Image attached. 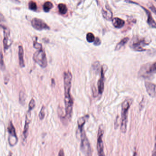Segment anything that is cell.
Wrapping results in <instances>:
<instances>
[{
    "label": "cell",
    "instance_id": "obj_32",
    "mask_svg": "<svg viewBox=\"0 0 156 156\" xmlns=\"http://www.w3.org/2000/svg\"><path fill=\"white\" fill-rule=\"evenodd\" d=\"M149 8L151 9V11L156 15V7H155L154 5H151V6H149Z\"/></svg>",
    "mask_w": 156,
    "mask_h": 156
},
{
    "label": "cell",
    "instance_id": "obj_27",
    "mask_svg": "<svg viewBox=\"0 0 156 156\" xmlns=\"http://www.w3.org/2000/svg\"><path fill=\"white\" fill-rule=\"evenodd\" d=\"M45 108L44 106H42L41 111H40V113L39 114V118L40 120H43L44 118L45 115Z\"/></svg>",
    "mask_w": 156,
    "mask_h": 156
},
{
    "label": "cell",
    "instance_id": "obj_6",
    "mask_svg": "<svg viewBox=\"0 0 156 156\" xmlns=\"http://www.w3.org/2000/svg\"><path fill=\"white\" fill-rule=\"evenodd\" d=\"M9 136H8V143L10 146L13 147L17 144L18 142V138L16 136L15 128L12 122H9L7 127Z\"/></svg>",
    "mask_w": 156,
    "mask_h": 156
},
{
    "label": "cell",
    "instance_id": "obj_35",
    "mask_svg": "<svg viewBox=\"0 0 156 156\" xmlns=\"http://www.w3.org/2000/svg\"><path fill=\"white\" fill-rule=\"evenodd\" d=\"M152 155L156 156V135L155 137V144L154 148V151H153Z\"/></svg>",
    "mask_w": 156,
    "mask_h": 156
},
{
    "label": "cell",
    "instance_id": "obj_22",
    "mask_svg": "<svg viewBox=\"0 0 156 156\" xmlns=\"http://www.w3.org/2000/svg\"><path fill=\"white\" fill-rule=\"evenodd\" d=\"M26 100V95L25 93L21 91L19 94V102L22 105H24L25 103V101Z\"/></svg>",
    "mask_w": 156,
    "mask_h": 156
},
{
    "label": "cell",
    "instance_id": "obj_17",
    "mask_svg": "<svg viewBox=\"0 0 156 156\" xmlns=\"http://www.w3.org/2000/svg\"><path fill=\"white\" fill-rule=\"evenodd\" d=\"M106 10H105L103 8L102 10L103 16L106 20L110 21L112 18V11L109 7H107L106 6Z\"/></svg>",
    "mask_w": 156,
    "mask_h": 156
},
{
    "label": "cell",
    "instance_id": "obj_23",
    "mask_svg": "<svg viewBox=\"0 0 156 156\" xmlns=\"http://www.w3.org/2000/svg\"><path fill=\"white\" fill-rule=\"evenodd\" d=\"M155 73H156V62L150 66L146 71L147 74H149V75L154 74Z\"/></svg>",
    "mask_w": 156,
    "mask_h": 156
},
{
    "label": "cell",
    "instance_id": "obj_25",
    "mask_svg": "<svg viewBox=\"0 0 156 156\" xmlns=\"http://www.w3.org/2000/svg\"><path fill=\"white\" fill-rule=\"evenodd\" d=\"M94 35L91 33H89L86 35V39L89 43H92L95 40Z\"/></svg>",
    "mask_w": 156,
    "mask_h": 156
},
{
    "label": "cell",
    "instance_id": "obj_8",
    "mask_svg": "<svg viewBox=\"0 0 156 156\" xmlns=\"http://www.w3.org/2000/svg\"><path fill=\"white\" fill-rule=\"evenodd\" d=\"M0 27L2 28L4 32L3 43L4 48L5 50H7L11 46L12 43L11 42L10 34L11 31L9 27L3 25H0Z\"/></svg>",
    "mask_w": 156,
    "mask_h": 156
},
{
    "label": "cell",
    "instance_id": "obj_14",
    "mask_svg": "<svg viewBox=\"0 0 156 156\" xmlns=\"http://www.w3.org/2000/svg\"><path fill=\"white\" fill-rule=\"evenodd\" d=\"M89 116L88 115H85L83 117H80L78 120V128L77 132L80 133L82 132L83 130V126L86 122V121L89 118Z\"/></svg>",
    "mask_w": 156,
    "mask_h": 156
},
{
    "label": "cell",
    "instance_id": "obj_18",
    "mask_svg": "<svg viewBox=\"0 0 156 156\" xmlns=\"http://www.w3.org/2000/svg\"><path fill=\"white\" fill-rule=\"evenodd\" d=\"M129 40V38L128 37H125L123 38L119 43L117 44L116 46H115V51H117V50H119V49H121L123 46H124L128 42Z\"/></svg>",
    "mask_w": 156,
    "mask_h": 156
},
{
    "label": "cell",
    "instance_id": "obj_10",
    "mask_svg": "<svg viewBox=\"0 0 156 156\" xmlns=\"http://www.w3.org/2000/svg\"><path fill=\"white\" fill-rule=\"evenodd\" d=\"M107 70V67L104 64L101 67V78L98 82V89L99 94H102L104 90L105 75Z\"/></svg>",
    "mask_w": 156,
    "mask_h": 156
},
{
    "label": "cell",
    "instance_id": "obj_20",
    "mask_svg": "<svg viewBox=\"0 0 156 156\" xmlns=\"http://www.w3.org/2000/svg\"><path fill=\"white\" fill-rule=\"evenodd\" d=\"M53 4L50 2H46L43 5V9L46 13H48L53 8Z\"/></svg>",
    "mask_w": 156,
    "mask_h": 156
},
{
    "label": "cell",
    "instance_id": "obj_16",
    "mask_svg": "<svg viewBox=\"0 0 156 156\" xmlns=\"http://www.w3.org/2000/svg\"><path fill=\"white\" fill-rule=\"evenodd\" d=\"M112 24L115 28H121L124 26L125 22L118 17H115L112 19Z\"/></svg>",
    "mask_w": 156,
    "mask_h": 156
},
{
    "label": "cell",
    "instance_id": "obj_38",
    "mask_svg": "<svg viewBox=\"0 0 156 156\" xmlns=\"http://www.w3.org/2000/svg\"><path fill=\"white\" fill-rule=\"evenodd\" d=\"M0 93H1V90H0Z\"/></svg>",
    "mask_w": 156,
    "mask_h": 156
},
{
    "label": "cell",
    "instance_id": "obj_7",
    "mask_svg": "<svg viewBox=\"0 0 156 156\" xmlns=\"http://www.w3.org/2000/svg\"><path fill=\"white\" fill-rule=\"evenodd\" d=\"M104 130L102 125L99 126L97 135V150L99 156H105L104 152V144L103 142V136L104 135Z\"/></svg>",
    "mask_w": 156,
    "mask_h": 156
},
{
    "label": "cell",
    "instance_id": "obj_4",
    "mask_svg": "<svg viewBox=\"0 0 156 156\" xmlns=\"http://www.w3.org/2000/svg\"><path fill=\"white\" fill-rule=\"evenodd\" d=\"M33 60L41 67L44 68L48 66V60L46 55L44 49H38L34 53Z\"/></svg>",
    "mask_w": 156,
    "mask_h": 156
},
{
    "label": "cell",
    "instance_id": "obj_31",
    "mask_svg": "<svg viewBox=\"0 0 156 156\" xmlns=\"http://www.w3.org/2000/svg\"><path fill=\"white\" fill-rule=\"evenodd\" d=\"M5 17L0 12V23H3V22H5Z\"/></svg>",
    "mask_w": 156,
    "mask_h": 156
},
{
    "label": "cell",
    "instance_id": "obj_28",
    "mask_svg": "<svg viewBox=\"0 0 156 156\" xmlns=\"http://www.w3.org/2000/svg\"><path fill=\"white\" fill-rule=\"evenodd\" d=\"M35 106V101L34 99H31L29 103V109L28 111H31Z\"/></svg>",
    "mask_w": 156,
    "mask_h": 156
},
{
    "label": "cell",
    "instance_id": "obj_21",
    "mask_svg": "<svg viewBox=\"0 0 156 156\" xmlns=\"http://www.w3.org/2000/svg\"><path fill=\"white\" fill-rule=\"evenodd\" d=\"M5 68V66L2 51L0 47V69L2 71H4Z\"/></svg>",
    "mask_w": 156,
    "mask_h": 156
},
{
    "label": "cell",
    "instance_id": "obj_11",
    "mask_svg": "<svg viewBox=\"0 0 156 156\" xmlns=\"http://www.w3.org/2000/svg\"><path fill=\"white\" fill-rule=\"evenodd\" d=\"M31 111H27V114L26 116L25 124L24 128L23 135L24 141H26L28 135V129H29V125L31 122Z\"/></svg>",
    "mask_w": 156,
    "mask_h": 156
},
{
    "label": "cell",
    "instance_id": "obj_30",
    "mask_svg": "<svg viewBox=\"0 0 156 156\" xmlns=\"http://www.w3.org/2000/svg\"><path fill=\"white\" fill-rule=\"evenodd\" d=\"M101 43V39L97 37L96 38H95V40L94 41V45L99 46L100 45Z\"/></svg>",
    "mask_w": 156,
    "mask_h": 156
},
{
    "label": "cell",
    "instance_id": "obj_36",
    "mask_svg": "<svg viewBox=\"0 0 156 156\" xmlns=\"http://www.w3.org/2000/svg\"><path fill=\"white\" fill-rule=\"evenodd\" d=\"M10 1H11V2H13V3H20V2L19 0H10Z\"/></svg>",
    "mask_w": 156,
    "mask_h": 156
},
{
    "label": "cell",
    "instance_id": "obj_24",
    "mask_svg": "<svg viewBox=\"0 0 156 156\" xmlns=\"http://www.w3.org/2000/svg\"><path fill=\"white\" fill-rule=\"evenodd\" d=\"M28 7L30 10L32 11H36L37 10V5L36 3L34 1H30L28 4Z\"/></svg>",
    "mask_w": 156,
    "mask_h": 156
},
{
    "label": "cell",
    "instance_id": "obj_26",
    "mask_svg": "<svg viewBox=\"0 0 156 156\" xmlns=\"http://www.w3.org/2000/svg\"><path fill=\"white\" fill-rule=\"evenodd\" d=\"M93 70L96 73L99 72L100 70V63L99 61H95L92 65Z\"/></svg>",
    "mask_w": 156,
    "mask_h": 156
},
{
    "label": "cell",
    "instance_id": "obj_2",
    "mask_svg": "<svg viewBox=\"0 0 156 156\" xmlns=\"http://www.w3.org/2000/svg\"><path fill=\"white\" fill-rule=\"evenodd\" d=\"M131 106V103L129 100H126L122 105V121L121 131L123 133H125L127 129V118L128 111Z\"/></svg>",
    "mask_w": 156,
    "mask_h": 156
},
{
    "label": "cell",
    "instance_id": "obj_15",
    "mask_svg": "<svg viewBox=\"0 0 156 156\" xmlns=\"http://www.w3.org/2000/svg\"><path fill=\"white\" fill-rule=\"evenodd\" d=\"M18 57H19V65L20 67L23 68L25 67L24 60V50L23 46H19L18 47Z\"/></svg>",
    "mask_w": 156,
    "mask_h": 156
},
{
    "label": "cell",
    "instance_id": "obj_29",
    "mask_svg": "<svg viewBox=\"0 0 156 156\" xmlns=\"http://www.w3.org/2000/svg\"><path fill=\"white\" fill-rule=\"evenodd\" d=\"M34 47L35 49H42V45L41 44H39V43H37V40H35V41L34 42Z\"/></svg>",
    "mask_w": 156,
    "mask_h": 156
},
{
    "label": "cell",
    "instance_id": "obj_13",
    "mask_svg": "<svg viewBox=\"0 0 156 156\" xmlns=\"http://www.w3.org/2000/svg\"><path fill=\"white\" fill-rule=\"evenodd\" d=\"M142 7L145 10L147 15V24L149 25V26L150 27H152V28H156V22L154 20L151 13L148 10H147V9H145L144 7H143V6H142Z\"/></svg>",
    "mask_w": 156,
    "mask_h": 156
},
{
    "label": "cell",
    "instance_id": "obj_1",
    "mask_svg": "<svg viewBox=\"0 0 156 156\" xmlns=\"http://www.w3.org/2000/svg\"><path fill=\"white\" fill-rule=\"evenodd\" d=\"M64 88H65V103L66 107L65 120L66 122L70 121L73 114V98L70 94L72 84V75L70 71H65L64 74Z\"/></svg>",
    "mask_w": 156,
    "mask_h": 156
},
{
    "label": "cell",
    "instance_id": "obj_37",
    "mask_svg": "<svg viewBox=\"0 0 156 156\" xmlns=\"http://www.w3.org/2000/svg\"><path fill=\"white\" fill-rule=\"evenodd\" d=\"M52 84L53 85H55V82L54 79H52Z\"/></svg>",
    "mask_w": 156,
    "mask_h": 156
},
{
    "label": "cell",
    "instance_id": "obj_33",
    "mask_svg": "<svg viewBox=\"0 0 156 156\" xmlns=\"http://www.w3.org/2000/svg\"><path fill=\"white\" fill-rule=\"evenodd\" d=\"M118 119H119V116H117L116 117V120H115V129L118 127V125H119V124H118Z\"/></svg>",
    "mask_w": 156,
    "mask_h": 156
},
{
    "label": "cell",
    "instance_id": "obj_5",
    "mask_svg": "<svg viewBox=\"0 0 156 156\" xmlns=\"http://www.w3.org/2000/svg\"><path fill=\"white\" fill-rule=\"evenodd\" d=\"M80 150L85 156H91L92 150L90 144L84 130L80 133Z\"/></svg>",
    "mask_w": 156,
    "mask_h": 156
},
{
    "label": "cell",
    "instance_id": "obj_3",
    "mask_svg": "<svg viewBox=\"0 0 156 156\" xmlns=\"http://www.w3.org/2000/svg\"><path fill=\"white\" fill-rule=\"evenodd\" d=\"M149 42H147L145 38H140L138 37H134L130 43V48L133 50L137 51H143L146 50L144 47L149 45Z\"/></svg>",
    "mask_w": 156,
    "mask_h": 156
},
{
    "label": "cell",
    "instance_id": "obj_9",
    "mask_svg": "<svg viewBox=\"0 0 156 156\" xmlns=\"http://www.w3.org/2000/svg\"><path fill=\"white\" fill-rule=\"evenodd\" d=\"M31 25L34 29L39 31L49 29L50 28L45 22L39 18H33L31 21Z\"/></svg>",
    "mask_w": 156,
    "mask_h": 156
},
{
    "label": "cell",
    "instance_id": "obj_34",
    "mask_svg": "<svg viewBox=\"0 0 156 156\" xmlns=\"http://www.w3.org/2000/svg\"><path fill=\"white\" fill-rule=\"evenodd\" d=\"M58 155L59 156H65V153H64V150H63V149H61V150L59 151Z\"/></svg>",
    "mask_w": 156,
    "mask_h": 156
},
{
    "label": "cell",
    "instance_id": "obj_19",
    "mask_svg": "<svg viewBox=\"0 0 156 156\" xmlns=\"http://www.w3.org/2000/svg\"><path fill=\"white\" fill-rule=\"evenodd\" d=\"M58 11L61 14H66L67 13L68 8L65 4L60 3L58 5Z\"/></svg>",
    "mask_w": 156,
    "mask_h": 156
},
{
    "label": "cell",
    "instance_id": "obj_12",
    "mask_svg": "<svg viewBox=\"0 0 156 156\" xmlns=\"http://www.w3.org/2000/svg\"><path fill=\"white\" fill-rule=\"evenodd\" d=\"M145 85L147 92L148 93V95L152 98L155 97L156 94L155 84L151 82H146Z\"/></svg>",
    "mask_w": 156,
    "mask_h": 156
}]
</instances>
